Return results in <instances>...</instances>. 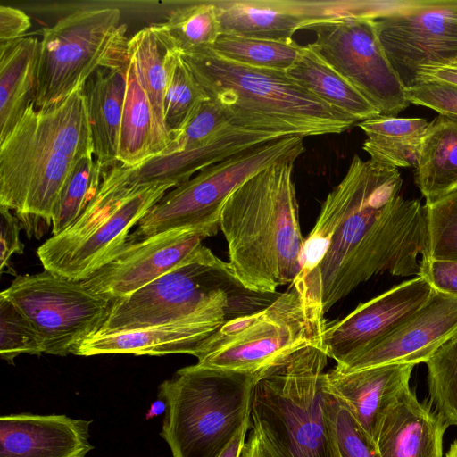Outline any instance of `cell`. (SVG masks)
<instances>
[{
	"mask_svg": "<svg viewBox=\"0 0 457 457\" xmlns=\"http://www.w3.org/2000/svg\"><path fill=\"white\" fill-rule=\"evenodd\" d=\"M397 168L355 154L304 238L294 287L326 313L376 275L419 276L427 251L425 205L401 195Z\"/></svg>",
	"mask_w": 457,
	"mask_h": 457,
	"instance_id": "1",
	"label": "cell"
},
{
	"mask_svg": "<svg viewBox=\"0 0 457 457\" xmlns=\"http://www.w3.org/2000/svg\"><path fill=\"white\" fill-rule=\"evenodd\" d=\"M94 156L82 89L46 107L33 102L0 141V206L13 211L29 237L51 226L76 164Z\"/></svg>",
	"mask_w": 457,
	"mask_h": 457,
	"instance_id": "2",
	"label": "cell"
},
{
	"mask_svg": "<svg viewBox=\"0 0 457 457\" xmlns=\"http://www.w3.org/2000/svg\"><path fill=\"white\" fill-rule=\"evenodd\" d=\"M297 157L261 170L226 200L220 228L228 250L231 277L244 289L273 294L293 285L304 242L293 181Z\"/></svg>",
	"mask_w": 457,
	"mask_h": 457,
	"instance_id": "3",
	"label": "cell"
},
{
	"mask_svg": "<svg viewBox=\"0 0 457 457\" xmlns=\"http://www.w3.org/2000/svg\"><path fill=\"white\" fill-rule=\"evenodd\" d=\"M179 54L205 95L225 109L233 126L304 138L340 134L359 122L313 96L286 71L240 64L212 48Z\"/></svg>",
	"mask_w": 457,
	"mask_h": 457,
	"instance_id": "4",
	"label": "cell"
},
{
	"mask_svg": "<svg viewBox=\"0 0 457 457\" xmlns=\"http://www.w3.org/2000/svg\"><path fill=\"white\" fill-rule=\"evenodd\" d=\"M328 358L322 348L307 346L255 385L251 419L263 426L280 457H341Z\"/></svg>",
	"mask_w": 457,
	"mask_h": 457,
	"instance_id": "5",
	"label": "cell"
},
{
	"mask_svg": "<svg viewBox=\"0 0 457 457\" xmlns=\"http://www.w3.org/2000/svg\"><path fill=\"white\" fill-rule=\"evenodd\" d=\"M256 375L194 364L158 388L165 405L160 436L173 457H217L251 420Z\"/></svg>",
	"mask_w": 457,
	"mask_h": 457,
	"instance_id": "6",
	"label": "cell"
},
{
	"mask_svg": "<svg viewBox=\"0 0 457 457\" xmlns=\"http://www.w3.org/2000/svg\"><path fill=\"white\" fill-rule=\"evenodd\" d=\"M324 315L292 287L265 308L227 320L195 357L204 367L261 378L303 348H322Z\"/></svg>",
	"mask_w": 457,
	"mask_h": 457,
	"instance_id": "7",
	"label": "cell"
},
{
	"mask_svg": "<svg viewBox=\"0 0 457 457\" xmlns=\"http://www.w3.org/2000/svg\"><path fill=\"white\" fill-rule=\"evenodd\" d=\"M120 16L114 7L77 10L42 29L33 98L37 109L82 89L99 68L129 62Z\"/></svg>",
	"mask_w": 457,
	"mask_h": 457,
	"instance_id": "8",
	"label": "cell"
},
{
	"mask_svg": "<svg viewBox=\"0 0 457 457\" xmlns=\"http://www.w3.org/2000/svg\"><path fill=\"white\" fill-rule=\"evenodd\" d=\"M305 151L303 137L287 136L262 143L210 165L169 190L138 222L127 241H137L167 230L190 228L211 236L220 228L228 196L251 177Z\"/></svg>",
	"mask_w": 457,
	"mask_h": 457,
	"instance_id": "9",
	"label": "cell"
},
{
	"mask_svg": "<svg viewBox=\"0 0 457 457\" xmlns=\"http://www.w3.org/2000/svg\"><path fill=\"white\" fill-rule=\"evenodd\" d=\"M39 333L45 353L66 356L104 321L112 301L48 270L17 276L1 293Z\"/></svg>",
	"mask_w": 457,
	"mask_h": 457,
	"instance_id": "10",
	"label": "cell"
},
{
	"mask_svg": "<svg viewBox=\"0 0 457 457\" xmlns=\"http://www.w3.org/2000/svg\"><path fill=\"white\" fill-rule=\"evenodd\" d=\"M226 277H231L228 262L204 246L130 295L112 301L96 333L134 329L190 315L225 290L221 278Z\"/></svg>",
	"mask_w": 457,
	"mask_h": 457,
	"instance_id": "11",
	"label": "cell"
},
{
	"mask_svg": "<svg viewBox=\"0 0 457 457\" xmlns=\"http://www.w3.org/2000/svg\"><path fill=\"white\" fill-rule=\"evenodd\" d=\"M374 21L405 89L428 71L457 63V0H403Z\"/></svg>",
	"mask_w": 457,
	"mask_h": 457,
	"instance_id": "12",
	"label": "cell"
},
{
	"mask_svg": "<svg viewBox=\"0 0 457 457\" xmlns=\"http://www.w3.org/2000/svg\"><path fill=\"white\" fill-rule=\"evenodd\" d=\"M317 54L380 113L395 116L410 103L379 40L374 19L347 18L312 26Z\"/></svg>",
	"mask_w": 457,
	"mask_h": 457,
	"instance_id": "13",
	"label": "cell"
},
{
	"mask_svg": "<svg viewBox=\"0 0 457 457\" xmlns=\"http://www.w3.org/2000/svg\"><path fill=\"white\" fill-rule=\"evenodd\" d=\"M220 35L288 41L298 29L347 18L377 19L402 0H212Z\"/></svg>",
	"mask_w": 457,
	"mask_h": 457,
	"instance_id": "14",
	"label": "cell"
},
{
	"mask_svg": "<svg viewBox=\"0 0 457 457\" xmlns=\"http://www.w3.org/2000/svg\"><path fill=\"white\" fill-rule=\"evenodd\" d=\"M204 230L190 228L167 230L124 246L82 284L109 300L127 297L198 253Z\"/></svg>",
	"mask_w": 457,
	"mask_h": 457,
	"instance_id": "15",
	"label": "cell"
},
{
	"mask_svg": "<svg viewBox=\"0 0 457 457\" xmlns=\"http://www.w3.org/2000/svg\"><path fill=\"white\" fill-rule=\"evenodd\" d=\"M230 296L225 289L209 303L181 319L134 329L92 334L74 348L72 354L161 356L186 353L195 356L201 344L227 320Z\"/></svg>",
	"mask_w": 457,
	"mask_h": 457,
	"instance_id": "16",
	"label": "cell"
},
{
	"mask_svg": "<svg viewBox=\"0 0 457 457\" xmlns=\"http://www.w3.org/2000/svg\"><path fill=\"white\" fill-rule=\"evenodd\" d=\"M457 336V296L434 290L428 302L391 333L337 362L334 369L351 372L367 368L427 360Z\"/></svg>",
	"mask_w": 457,
	"mask_h": 457,
	"instance_id": "17",
	"label": "cell"
},
{
	"mask_svg": "<svg viewBox=\"0 0 457 457\" xmlns=\"http://www.w3.org/2000/svg\"><path fill=\"white\" fill-rule=\"evenodd\" d=\"M433 292L423 277L416 276L359 304L345 318L327 324L323 351L339 362L391 333L424 305Z\"/></svg>",
	"mask_w": 457,
	"mask_h": 457,
	"instance_id": "18",
	"label": "cell"
},
{
	"mask_svg": "<svg viewBox=\"0 0 457 457\" xmlns=\"http://www.w3.org/2000/svg\"><path fill=\"white\" fill-rule=\"evenodd\" d=\"M283 133L230 126L210 143L191 150L156 155L134 166L117 163L104 170L102 185L112 190L169 183L175 187L203 169L245 149L287 137Z\"/></svg>",
	"mask_w": 457,
	"mask_h": 457,
	"instance_id": "19",
	"label": "cell"
},
{
	"mask_svg": "<svg viewBox=\"0 0 457 457\" xmlns=\"http://www.w3.org/2000/svg\"><path fill=\"white\" fill-rule=\"evenodd\" d=\"M174 186L157 183L137 187L116 210L52 271L83 281L108 262L126 244L130 229Z\"/></svg>",
	"mask_w": 457,
	"mask_h": 457,
	"instance_id": "20",
	"label": "cell"
},
{
	"mask_svg": "<svg viewBox=\"0 0 457 457\" xmlns=\"http://www.w3.org/2000/svg\"><path fill=\"white\" fill-rule=\"evenodd\" d=\"M414 366L387 364L345 373L332 369L326 372V384L374 443L384 416L410 387Z\"/></svg>",
	"mask_w": 457,
	"mask_h": 457,
	"instance_id": "21",
	"label": "cell"
},
{
	"mask_svg": "<svg viewBox=\"0 0 457 457\" xmlns=\"http://www.w3.org/2000/svg\"><path fill=\"white\" fill-rule=\"evenodd\" d=\"M90 423L64 414L3 415L0 457H86Z\"/></svg>",
	"mask_w": 457,
	"mask_h": 457,
	"instance_id": "22",
	"label": "cell"
},
{
	"mask_svg": "<svg viewBox=\"0 0 457 457\" xmlns=\"http://www.w3.org/2000/svg\"><path fill=\"white\" fill-rule=\"evenodd\" d=\"M447 427L409 387L384 416L375 448L379 457H443Z\"/></svg>",
	"mask_w": 457,
	"mask_h": 457,
	"instance_id": "23",
	"label": "cell"
},
{
	"mask_svg": "<svg viewBox=\"0 0 457 457\" xmlns=\"http://www.w3.org/2000/svg\"><path fill=\"white\" fill-rule=\"evenodd\" d=\"M128 53L135 64L138 80L152 107L153 151L154 156H156L170 143L164 124V98L179 53L158 24L143 28L129 38Z\"/></svg>",
	"mask_w": 457,
	"mask_h": 457,
	"instance_id": "24",
	"label": "cell"
},
{
	"mask_svg": "<svg viewBox=\"0 0 457 457\" xmlns=\"http://www.w3.org/2000/svg\"><path fill=\"white\" fill-rule=\"evenodd\" d=\"M128 66L129 62L121 66L101 67L92 74L82 88L94 156L104 168L119 163L120 130Z\"/></svg>",
	"mask_w": 457,
	"mask_h": 457,
	"instance_id": "25",
	"label": "cell"
},
{
	"mask_svg": "<svg viewBox=\"0 0 457 457\" xmlns=\"http://www.w3.org/2000/svg\"><path fill=\"white\" fill-rule=\"evenodd\" d=\"M415 169L425 204L457 190V116L439 114L429 122Z\"/></svg>",
	"mask_w": 457,
	"mask_h": 457,
	"instance_id": "26",
	"label": "cell"
},
{
	"mask_svg": "<svg viewBox=\"0 0 457 457\" xmlns=\"http://www.w3.org/2000/svg\"><path fill=\"white\" fill-rule=\"evenodd\" d=\"M38 47L33 37L0 44V141L33 102Z\"/></svg>",
	"mask_w": 457,
	"mask_h": 457,
	"instance_id": "27",
	"label": "cell"
},
{
	"mask_svg": "<svg viewBox=\"0 0 457 457\" xmlns=\"http://www.w3.org/2000/svg\"><path fill=\"white\" fill-rule=\"evenodd\" d=\"M286 72L313 96L358 121L380 115L349 81L317 54L311 44L302 46L298 57Z\"/></svg>",
	"mask_w": 457,
	"mask_h": 457,
	"instance_id": "28",
	"label": "cell"
},
{
	"mask_svg": "<svg viewBox=\"0 0 457 457\" xmlns=\"http://www.w3.org/2000/svg\"><path fill=\"white\" fill-rule=\"evenodd\" d=\"M366 134L362 148L370 159L398 167H416L429 122L422 118L378 115L357 123Z\"/></svg>",
	"mask_w": 457,
	"mask_h": 457,
	"instance_id": "29",
	"label": "cell"
},
{
	"mask_svg": "<svg viewBox=\"0 0 457 457\" xmlns=\"http://www.w3.org/2000/svg\"><path fill=\"white\" fill-rule=\"evenodd\" d=\"M129 59L118 162L125 167H134L154 156V115L135 64L129 56Z\"/></svg>",
	"mask_w": 457,
	"mask_h": 457,
	"instance_id": "30",
	"label": "cell"
},
{
	"mask_svg": "<svg viewBox=\"0 0 457 457\" xmlns=\"http://www.w3.org/2000/svg\"><path fill=\"white\" fill-rule=\"evenodd\" d=\"M158 26L179 54L211 48L220 35L212 0L179 6Z\"/></svg>",
	"mask_w": 457,
	"mask_h": 457,
	"instance_id": "31",
	"label": "cell"
},
{
	"mask_svg": "<svg viewBox=\"0 0 457 457\" xmlns=\"http://www.w3.org/2000/svg\"><path fill=\"white\" fill-rule=\"evenodd\" d=\"M211 48L220 56L240 64L287 71L298 57L302 46L293 39L276 41L221 34Z\"/></svg>",
	"mask_w": 457,
	"mask_h": 457,
	"instance_id": "32",
	"label": "cell"
},
{
	"mask_svg": "<svg viewBox=\"0 0 457 457\" xmlns=\"http://www.w3.org/2000/svg\"><path fill=\"white\" fill-rule=\"evenodd\" d=\"M104 167L95 156L81 159L74 167L61 193L52 220V236L71 226L96 195Z\"/></svg>",
	"mask_w": 457,
	"mask_h": 457,
	"instance_id": "33",
	"label": "cell"
},
{
	"mask_svg": "<svg viewBox=\"0 0 457 457\" xmlns=\"http://www.w3.org/2000/svg\"><path fill=\"white\" fill-rule=\"evenodd\" d=\"M428 391L437 414L457 426V336L443 344L425 362Z\"/></svg>",
	"mask_w": 457,
	"mask_h": 457,
	"instance_id": "34",
	"label": "cell"
},
{
	"mask_svg": "<svg viewBox=\"0 0 457 457\" xmlns=\"http://www.w3.org/2000/svg\"><path fill=\"white\" fill-rule=\"evenodd\" d=\"M207 98L179 54L164 98V124L170 141Z\"/></svg>",
	"mask_w": 457,
	"mask_h": 457,
	"instance_id": "35",
	"label": "cell"
},
{
	"mask_svg": "<svg viewBox=\"0 0 457 457\" xmlns=\"http://www.w3.org/2000/svg\"><path fill=\"white\" fill-rule=\"evenodd\" d=\"M233 126L221 104L212 98L203 101L183 129L172 137L169 146L159 155H168L201 147Z\"/></svg>",
	"mask_w": 457,
	"mask_h": 457,
	"instance_id": "36",
	"label": "cell"
},
{
	"mask_svg": "<svg viewBox=\"0 0 457 457\" xmlns=\"http://www.w3.org/2000/svg\"><path fill=\"white\" fill-rule=\"evenodd\" d=\"M22 353H45L43 340L27 316L0 294V356L13 364Z\"/></svg>",
	"mask_w": 457,
	"mask_h": 457,
	"instance_id": "37",
	"label": "cell"
},
{
	"mask_svg": "<svg viewBox=\"0 0 457 457\" xmlns=\"http://www.w3.org/2000/svg\"><path fill=\"white\" fill-rule=\"evenodd\" d=\"M424 258L457 261V190L428 204Z\"/></svg>",
	"mask_w": 457,
	"mask_h": 457,
	"instance_id": "38",
	"label": "cell"
},
{
	"mask_svg": "<svg viewBox=\"0 0 457 457\" xmlns=\"http://www.w3.org/2000/svg\"><path fill=\"white\" fill-rule=\"evenodd\" d=\"M333 413L341 457H379L374 443L362 431L350 411L334 396Z\"/></svg>",
	"mask_w": 457,
	"mask_h": 457,
	"instance_id": "39",
	"label": "cell"
},
{
	"mask_svg": "<svg viewBox=\"0 0 457 457\" xmlns=\"http://www.w3.org/2000/svg\"><path fill=\"white\" fill-rule=\"evenodd\" d=\"M410 104L421 105L441 115L457 116V86L435 79H423L406 88Z\"/></svg>",
	"mask_w": 457,
	"mask_h": 457,
	"instance_id": "40",
	"label": "cell"
},
{
	"mask_svg": "<svg viewBox=\"0 0 457 457\" xmlns=\"http://www.w3.org/2000/svg\"><path fill=\"white\" fill-rule=\"evenodd\" d=\"M419 276L438 292L457 296V261L423 258Z\"/></svg>",
	"mask_w": 457,
	"mask_h": 457,
	"instance_id": "41",
	"label": "cell"
},
{
	"mask_svg": "<svg viewBox=\"0 0 457 457\" xmlns=\"http://www.w3.org/2000/svg\"><path fill=\"white\" fill-rule=\"evenodd\" d=\"M0 270H3L9 265L12 254L23 253L24 245L20 240V230L22 227L19 219L11 212V210L4 206H0Z\"/></svg>",
	"mask_w": 457,
	"mask_h": 457,
	"instance_id": "42",
	"label": "cell"
},
{
	"mask_svg": "<svg viewBox=\"0 0 457 457\" xmlns=\"http://www.w3.org/2000/svg\"><path fill=\"white\" fill-rule=\"evenodd\" d=\"M30 26V18L24 12L9 5H0V44L23 37Z\"/></svg>",
	"mask_w": 457,
	"mask_h": 457,
	"instance_id": "43",
	"label": "cell"
},
{
	"mask_svg": "<svg viewBox=\"0 0 457 457\" xmlns=\"http://www.w3.org/2000/svg\"><path fill=\"white\" fill-rule=\"evenodd\" d=\"M241 457H280L263 426L255 420L251 419Z\"/></svg>",
	"mask_w": 457,
	"mask_h": 457,
	"instance_id": "44",
	"label": "cell"
},
{
	"mask_svg": "<svg viewBox=\"0 0 457 457\" xmlns=\"http://www.w3.org/2000/svg\"><path fill=\"white\" fill-rule=\"evenodd\" d=\"M250 428L251 420L246 421L241 427L228 445L217 457H241Z\"/></svg>",
	"mask_w": 457,
	"mask_h": 457,
	"instance_id": "45",
	"label": "cell"
},
{
	"mask_svg": "<svg viewBox=\"0 0 457 457\" xmlns=\"http://www.w3.org/2000/svg\"><path fill=\"white\" fill-rule=\"evenodd\" d=\"M423 79H435L457 86V66H447L431 70L420 76L416 83Z\"/></svg>",
	"mask_w": 457,
	"mask_h": 457,
	"instance_id": "46",
	"label": "cell"
},
{
	"mask_svg": "<svg viewBox=\"0 0 457 457\" xmlns=\"http://www.w3.org/2000/svg\"><path fill=\"white\" fill-rule=\"evenodd\" d=\"M445 457H457V439L451 445Z\"/></svg>",
	"mask_w": 457,
	"mask_h": 457,
	"instance_id": "47",
	"label": "cell"
},
{
	"mask_svg": "<svg viewBox=\"0 0 457 457\" xmlns=\"http://www.w3.org/2000/svg\"><path fill=\"white\" fill-rule=\"evenodd\" d=\"M453 66H457V63H456V64H454Z\"/></svg>",
	"mask_w": 457,
	"mask_h": 457,
	"instance_id": "48",
	"label": "cell"
}]
</instances>
